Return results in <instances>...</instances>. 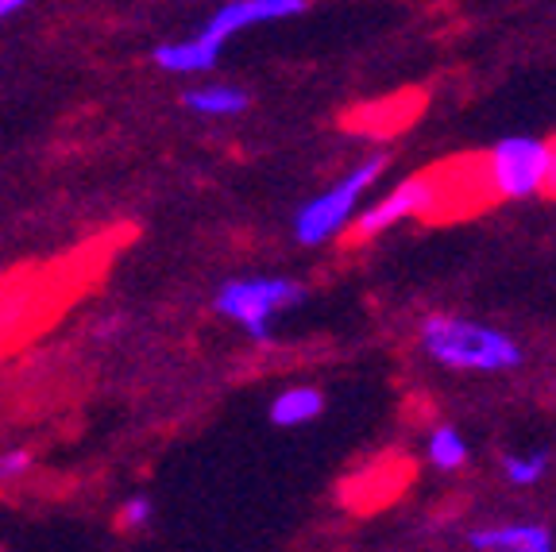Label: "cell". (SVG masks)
Here are the masks:
<instances>
[{
  "label": "cell",
  "mask_w": 556,
  "mask_h": 552,
  "mask_svg": "<svg viewBox=\"0 0 556 552\" xmlns=\"http://www.w3.org/2000/svg\"><path fill=\"white\" fill-rule=\"evenodd\" d=\"M429 464L441 467V472H456V467L468 464V440L456 429H433L429 432Z\"/></svg>",
  "instance_id": "11"
},
{
  "label": "cell",
  "mask_w": 556,
  "mask_h": 552,
  "mask_svg": "<svg viewBox=\"0 0 556 552\" xmlns=\"http://www.w3.org/2000/svg\"><path fill=\"white\" fill-rule=\"evenodd\" d=\"M182 104L190 113L208 116V121H225V116H240L248 109V93L236 86H198L186 89Z\"/></svg>",
  "instance_id": "10"
},
{
  "label": "cell",
  "mask_w": 556,
  "mask_h": 552,
  "mask_svg": "<svg viewBox=\"0 0 556 552\" xmlns=\"http://www.w3.org/2000/svg\"><path fill=\"white\" fill-rule=\"evenodd\" d=\"M151 518H155V506H151V499H143V494H131L128 502H121V514H116L121 529H143V526H151Z\"/></svg>",
  "instance_id": "13"
},
{
  "label": "cell",
  "mask_w": 556,
  "mask_h": 552,
  "mask_svg": "<svg viewBox=\"0 0 556 552\" xmlns=\"http://www.w3.org/2000/svg\"><path fill=\"white\" fill-rule=\"evenodd\" d=\"M302 302V286L294 278L252 275V278H228L220 293L213 298V310L240 325L255 344L270 340V321L282 310H294Z\"/></svg>",
  "instance_id": "4"
},
{
  "label": "cell",
  "mask_w": 556,
  "mask_h": 552,
  "mask_svg": "<svg viewBox=\"0 0 556 552\" xmlns=\"http://www.w3.org/2000/svg\"><path fill=\"white\" fill-rule=\"evenodd\" d=\"M305 12V0H228L213 16L205 20L198 35L190 39H174V43H159L151 51L159 70L166 74H201L213 70L232 35L248 32V27L275 24V20H290Z\"/></svg>",
  "instance_id": "1"
},
{
  "label": "cell",
  "mask_w": 556,
  "mask_h": 552,
  "mask_svg": "<svg viewBox=\"0 0 556 552\" xmlns=\"http://www.w3.org/2000/svg\"><path fill=\"white\" fill-rule=\"evenodd\" d=\"M548 467V456L545 452H533V456H506L503 460V472L514 487H533L545 475Z\"/></svg>",
  "instance_id": "12"
},
{
  "label": "cell",
  "mask_w": 556,
  "mask_h": 552,
  "mask_svg": "<svg viewBox=\"0 0 556 552\" xmlns=\"http://www.w3.org/2000/svg\"><path fill=\"white\" fill-rule=\"evenodd\" d=\"M27 472H31V452L12 449L0 456V484H16V479H24Z\"/></svg>",
  "instance_id": "14"
},
{
  "label": "cell",
  "mask_w": 556,
  "mask_h": 552,
  "mask_svg": "<svg viewBox=\"0 0 556 552\" xmlns=\"http://www.w3.org/2000/svg\"><path fill=\"white\" fill-rule=\"evenodd\" d=\"M402 221H444V171L441 166L399 181L387 198L367 205L364 213L356 216L348 240L367 243V240H375V236L399 228Z\"/></svg>",
  "instance_id": "5"
},
{
  "label": "cell",
  "mask_w": 556,
  "mask_h": 552,
  "mask_svg": "<svg viewBox=\"0 0 556 552\" xmlns=\"http://www.w3.org/2000/svg\"><path fill=\"white\" fill-rule=\"evenodd\" d=\"M27 0H0V20H9V16H16L20 9H24Z\"/></svg>",
  "instance_id": "16"
},
{
  "label": "cell",
  "mask_w": 556,
  "mask_h": 552,
  "mask_svg": "<svg viewBox=\"0 0 556 552\" xmlns=\"http://www.w3.org/2000/svg\"><path fill=\"white\" fill-rule=\"evenodd\" d=\"M548 151H553L548 139H530V136H514L491 147L483 155V166H486V181H491L495 201L545 193Z\"/></svg>",
  "instance_id": "6"
},
{
  "label": "cell",
  "mask_w": 556,
  "mask_h": 552,
  "mask_svg": "<svg viewBox=\"0 0 556 552\" xmlns=\"http://www.w3.org/2000/svg\"><path fill=\"white\" fill-rule=\"evenodd\" d=\"M421 348L456 372H510L521 363L518 340H510L498 328L476 325V321L448 317V313H437L421 325Z\"/></svg>",
  "instance_id": "2"
},
{
  "label": "cell",
  "mask_w": 556,
  "mask_h": 552,
  "mask_svg": "<svg viewBox=\"0 0 556 552\" xmlns=\"http://www.w3.org/2000/svg\"><path fill=\"white\" fill-rule=\"evenodd\" d=\"M382 171H387V155L364 159L356 171H348L340 181H332L329 190L317 193L309 205L298 209V216H294L298 243H302V248H321V243L337 240V236L348 228V221L356 216L359 198L379 181Z\"/></svg>",
  "instance_id": "3"
},
{
  "label": "cell",
  "mask_w": 556,
  "mask_h": 552,
  "mask_svg": "<svg viewBox=\"0 0 556 552\" xmlns=\"http://www.w3.org/2000/svg\"><path fill=\"white\" fill-rule=\"evenodd\" d=\"M325 410V394L317 387H290L270 402V422L282 429H298L305 422H317Z\"/></svg>",
  "instance_id": "9"
},
{
  "label": "cell",
  "mask_w": 556,
  "mask_h": 552,
  "mask_svg": "<svg viewBox=\"0 0 556 552\" xmlns=\"http://www.w3.org/2000/svg\"><path fill=\"white\" fill-rule=\"evenodd\" d=\"M476 549H491V552H548L553 549V534L545 526H491V529H476L471 534Z\"/></svg>",
  "instance_id": "7"
},
{
  "label": "cell",
  "mask_w": 556,
  "mask_h": 552,
  "mask_svg": "<svg viewBox=\"0 0 556 552\" xmlns=\"http://www.w3.org/2000/svg\"><path fill=\"white\" fill-rule=\"evenodd\" d=\"M421 104H426L421 93L387 97V101L371 104V109H364L359 116H352V124H356L359 131H367V136H391V131L406 128V124L421 113Z\"/></svg>",
  "instance_id": "8"
},
{
  "label": "cell",
  "mask_w": 556,
  "mask_h": 552,
  "mask_svg": "<svg viewBox=\"0 0 556 552\" xmlns=\"http://www.w3.org/2000/svg\"><path fill=\"white\" fill-rule=\"evenodd\" d=\"M553 151H548V174H545V198H556V139L553 143Z\"/></svg>",
  "instance_id": "15"
}]
</instances>
